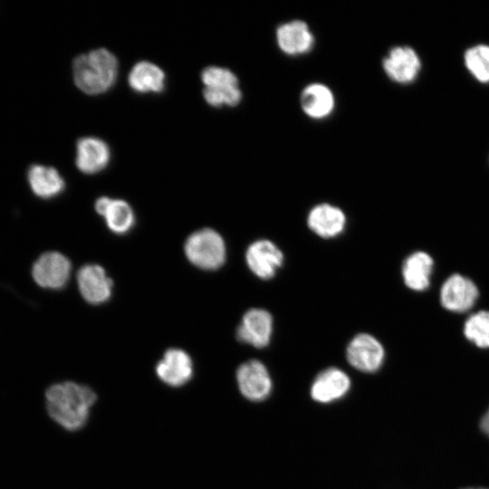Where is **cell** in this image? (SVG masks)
Segmentation results:
<instances>
[{
	"label": "cell",
	"instance_id": "obj_1",
	"mask_svg": "<svg viewBox=\"0 0 489 489\" xmlns=\"http://www.w3.org/2000/svg\"><path fill=\"white\" fill-rule=\"evenodd\" d=\"M97 399L88 386L65 381L50 386L45 391V406L51 418L69 431L82 428Z\"/></svg>",
	"mask_w": 489,
	"mask_h": 489
},
{
	"label": "cell",
	"instance_id": "obj_2",
	"mask_svg": "<svg viewBox=\"0 0 489 489\" xmlns=\"http://www.w3.org/2000/svg\"><path fill=\"white\" fill-rule=\"evenodd\" d=\"M117 58L107 49L100 48L77 56L72 63L76 86L91 95L108 91L118 75Z\"/></svg>",
	"mask_w": 489,
	"mask_h": 489
},
{
	"label": "cell",
	"instance_id": "obj_3",
	"mask_svg": "<svg viewBox=\"0 0 489 489\" xmlns=\"http://www.w3.org/2000/svg\"><path fill=\"white\" fill-rule=\"evenodd\" d=\"M187 258L195 266L204 270H216L225 261L224 239L215 230L204 228L191 234L185 243Z\"/></svg>",
	"mask_w": 489,
	"mask_h": 489
},
{
	"label": "cell",
	"instance_id": "obj_4",
	"mask_svg": "<svg viewBox=\"0 0 489 489\" xmlns=\"http://www.w3.org/2000/svg\"><path fill=\"white\" fill-rule=\"evenodd\" d=\"M71 270V262L65 255L58 252H47L34 262L32 275L41 287L58 290L66 285Z\"/></svg>",
	"mask_w": 489,
	"mask_h": 489
},
{
	"label": "cell",
	"instance_id": "obj_5",
	"mask_svg": "<svg viewBox=\"0 0 489 489\" xmlns=\"http://www.w3.org/2000/svg\"><path fill=\"white\" fill-rule=\"evenodd\" d=\"M236 381L242 395L252 401H262L272 391L270 374L266 367L257 360H248L239 366Z\"/></svg>",
	"mask_w": 489,
	"mask_h": 489
},
{
	"label": "cell",
	"instance_id": "obj_6",
	"mask_svg": "<svg viewBox=\"0 0 489 489\" xmlns=\"http://www.w3.org/2000/svg\"><path fill=\"white\" fill-rule=\"evenodd\" d=\"M384 349L381 343L368 333L355 336L347 347V360L358 370L375 372L384 360Z\"/></svg>",
	"mask_w": 489,
	"mask_h": 489
},
{
	"label": "cell",
	"instance_id": "obj_7",
	"mask_svg": "<svg viewBox=\"0 0 489 489\" xmlns=\"http://www.w3.org/2000/svg\"><path fill=\"white\" fill-rule=\"evenodd\" d=\"M478 298L475 283L461 274H452L443 283L440 302L451 312H463L471 309Z\"/></svg>",
	"mask_w": 489,
	"mask_h": 489
},
{
	"label": "cell",
	"instance_id": "obj_8",
	"mask_svg": "<svg viewBox=\"0 0 489 489\" xmlns=\"http://www.w3.org/2000/svg\"><path fill=\"white\" fill-rule=\"evenodd\" d=\"M382 67L390 80L408 84L417 77L421 62L417 53L411 47L395 46L384 57Z\"/></svg>",
	"mask_w": 489,
	"mask_h": 489
},
{
	"label": "cell",
	"instance_id": "obj_9",
	"mask_svg": "<svg viewBox=\"0 0 489 489\" xmlns=\"http://www.w3.org/2000/svg\"><path fill=\"white\" fill-rule=\"evenodd\" d=\"M273 332V318L264 309L254 308L247 311L236 330L238 340L255 348L266 347Z\"/></svg>",
	"mask_w": 489,
	"mask_h": 489
},
{
	"label": "cell",
	"instance_id": "obj_10",
	"mask_svg": "<svg viewBox=\"0 0 489 489\" xmlns=\"http://www.w3.org/2000/svg\"><path fill=\"white\" fill-rule=\"evenodd\" d=\"M77 283L82 296L91 304L103 303L111 296L112 280L98 264L81 267L77 273Z\"/></svg>",
	"mask_w": 489,
	"mask_h": 489
},
{
	"label": "cell",
	"instance_id": "obj_11",
	"mask_svg": "<svg viewBox=\"0 0 489 489\" xmlns=\"http://www.w3.org/2000/svg\"><path fill=\"white\" fill-rule=\"evenodd\" d=\"M250 270L259 278H272L283 262L282 251L271 241L257 240L251 244L245 253Z\"/></svg>",
	"mask_w": 489,
	"mask_h": 489
},
{
	"label": "cell",
	"instance_id": "obj_12",
	"mask_svg": "<svg viewBox=\"0 0 489 489\" xmlns=\"http://www.w3.org/2000/svg\"><path fill=\"white\" fill-rule=\"evenodd\" d=\"M156 373L165 384L171 387H180L191 379L193 361L183 350L169 349L158 362Z\"/></svg>",
	"mask_w": 489,
	"mask_h": 489
},
{
	"label": "cell",
	"instance_id": "obj_13",
	"mask_svg": "<svg viewBox=\"0 0 489 489\" xmlns=\"http://www.w3.org/2000/svg\"><path fill=\"white\" fill-rule=\"evenodd\" d=\"M279 48L288 55L308 53L314 45V36L308 24L301 20L282 24L276 29Z\"/></svg>",
	"mask_w": 489,
	"mask_h": 489
},
{
	"label": "cell",
	"instance_id": "obj_14",
	"mask_svg": "<svg viewBox=\"0 0 489 489\" xmlns=\"http://www.w3.org/2000/svg\"><path fill=\"white\" fill-rule=\"evenodd\" d=\"M350 388L349 376L340 369L329 368L315 378L311 396L319 403H330L344 397Z\"/></svg>",
	"mask_w": 489,
	"mask_h": 489
},
{
	"label": "cell",
	"instance_id": "obj_15",
	"mask_svg": "<svg viewBox=\"0 0 489 489\" xmlns=\"http://www.w3.org/2000/svg\"><path fill=\"white\" fill-rule=\"evenodd\" d=\"M76 166L85 174H95L106 168L110 158L109 146L101 139L82 138L77 141Z\"/></svg>",
	"mask_w": 489,
	"mask_h": 489
},
{
	"label": "cell",
	"instance_id": "obj_16",
	"mask_svg": "<svg viewBox=\"0 0 489 489\" xmlns=\"http://www.w3.org/2000/svg\"><path fill=\"white\" fill-rule=\"evenodd\" d=\"M95 210L104 217L107 226L113 233L126 234L134 225V213L126 201L101 197L95 203Z\"/></svg>",
	"mask_w": 489,
	"mask_h": 489
},
{
	"label": "cell",
	"instance_id": "obj_17",
	"mask_svg": "<svg viewBox=\"0 0 489 489\" xmlns=\"http://www.w3.org/2000/svg\"><path fill=\"white\" fill-rule=\"evenodd\" d=\"M345 224L342 210L326 203L315 206L308 215L310 229L323 238L337 236L343 231Z\"/></svg>",
	"mask_w": 489,
	"mask_h": 489
},
{
	"label": "cell",
	"instance_id": "obj_18",
	"mask_svg": "<svg viewBox=\"0 0 489 489\" xmlns=\"http://www.w3.org/2000/svg\"><path fill=\"white\" fill-rule=\"evenodd\" d=\"M300 101L305 114L316 120L329 116L335 106L331 89L319 82L307 85L302 91Z\"/></svg>",
	"mask_w": 489,
	"mask_h": 489
},
{
	"label": "cell",
	"instance_id": "obj_19",
	"mask_svg": "<svg viewBox=\"0 0 489 489\" xmlns=\"http://www.w3.org/2000/svg\"><path fill=\"white\" fill-rule=\"evenodd\" d=\"M434 261L425 252H415L404 262L402 275L405 284L414 291H424L430 284Z\"/></svg>",
	"mask_w": 489,
	"mask_h": 489
},
{
	"label": "cell",
	"instance_id": "obj_20",
	"mask_svg": "<svg viewBox=\"0 0 489 489\" xmlns=\"http://www.w3.org/2000/svg\"><path fill=\"white\" fill-rule=\"evenodd\" d=\"M27 178L34 194L43 199L59 196L65 187L64 180L52 167L33 165L28 170Z\"/></svg>",
	"mask_w": 489,
	"mask_h": 489
},
{
	"label": "cell",
	"instance_id": "obj_21",
	"mask_svg": "<svg viewBox=\"0 0 489 489\" xmlns=\"http://www.w3.org/2000/svg\"><path fill=\"white\" fill-rule=\"evenodd\" d=\"M129 84L137 92H161L165 87V73L156 64L142 61L136 63L129 74Z\"/></svg>",
	"mask_w": 489,
	"mask_h": 489
},
{
	"label": "cell",
	"instance_id": "obj_22",
	"mask_svg": "<svg viewBox=\"0 0 489 489\" xmlns=\"http://www.w3.org/2000/svg\"><path fill=\"white\" fill-rule=\"evenodd\" d=\"M465 65L480 82H489V45L477 44L468 48L464 55Z\"/></svg>",
	"mask_w": 489,
	"mask_h": 489
},
{
	"label": "cell",
	"instance_id": "obj_23",
	"mask_svg": "<svg viewBox=\"0 0 489 489\" xmlns=\"http://www.w3.org/2000/svg\"><path fill=\"white\" fill-rule=\"evenodd\" d=\"M465 338L479 348H489V312L479 311L464 325Z\"/></svg>",
	"mask_w": 489,
	"mask_h": 489
},
{
	"label": "cell",
	"instance_id": "obj_24",
	"mask_svg": "<svg viewBox=\"0 0 489 489\" xmlns=\"http://www.w3.org/2000/svg\"><path fill=\"white\" fill-rule=\"evenodd\" d=\"M205 101L213 107L235 106L242 100V91L238 86L231 87H205L203 90Z\"/></svg>",
	"mask_w": 489,
	"mask_h": 489
},
{
	"label": "cell",
	"instance_id": "obj_25",
	"mask_svg": "<svg viewBox=\"0 0 489 489\" xmlns=\"http://www.w3.org/2000/svg\"><path fill=\"white\" fill-rule=\"evenodd\" d=\"M201 80L205 87H231L238 86L235 74L227 68L207 66L201 72Z\"/></svg>",
	"mask_w": 489,
	"mask_h": 489
},
{
	"label": "cell",
	"instance_id": "obj_26",
	"mask_svg": "<svg viewBox=\"0 0 489 489\" xmlns=\"http://www.w3.org/2000/svg\"><path fill=\"white\" fill-rule=\"evenodd\" d=\"M481 428L486 435L489 436V409L482 418Z\"/></svg>",
	"mask_w": 489,
	"mask_h": 489
},
{
	"label": "cell",
	"instance_id": "obj_27",
	"mask_svg": "<svg viewBox=\"0 0 489 489\" xmlns=\"http://www.w3.org/2000/svg\"><path fill=\"white\" fill-rule=\"evenodd\" d=\"M465 489H488V488H483V487H469V488H465Z\"/></svg>",
	"mask_w": 489,
	"mask_h": 489
}]
</instances>
